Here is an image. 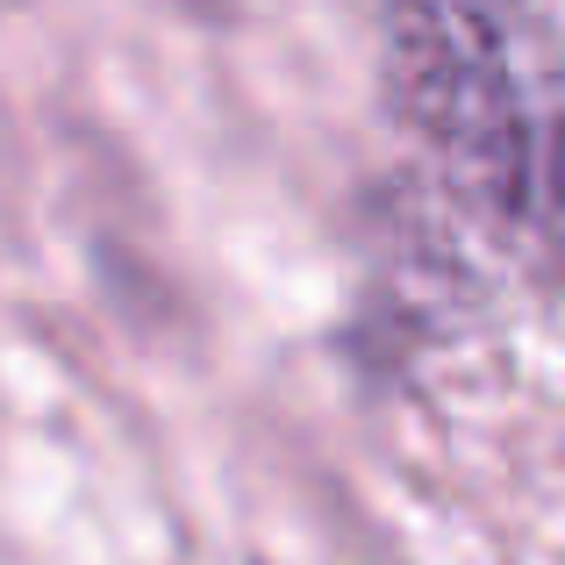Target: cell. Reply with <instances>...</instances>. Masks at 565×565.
I'll use <instances>...</instances> for the list:
<instances>
[{
	"mask_svg": "<svg viewBox=\"0 0 565 565\" xmlns=\"http://www.w3.org/2000/svg\"><path fill=\"white\" fill-rule=\"evenodd\" d=\"M386 79L458 201L565 287V29L552 0H386Z\"/></svg>",
	"mask_w": 565,
	"mask_h": 565,
	"instance_id": "cell-1",
	"label": "cell"
}]
</instances>
